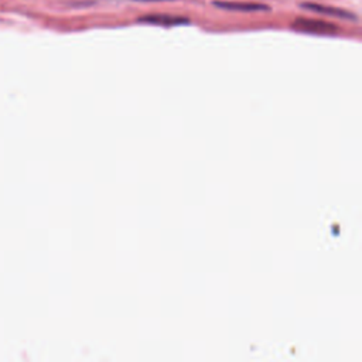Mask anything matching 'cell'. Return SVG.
Returning <instances> with one entry per match:
<instances>
[{"mask_svg": "<svg viewBox=\"0 0 362 362\" xmlns=\"http://www.w3.org/2000/svg\"><path fill=\"white\" fill-rule=\"evenodd\" d=\"M291 28L300 33L318 34V35H334L339 31V27L334 23L324 21L320 18H307V17H297L291 23Z\"/></svg>", "mask_w": 362, "mask_h": 362, "instance_id": "cell-1", "label": "cell"}, {"mask_svg": "<svg viewBox=\"0 0 362 362\" xmlns=\"http://www.w3.org/2000/svg\"><path fill=\"white\" fill-rule=\"evenodd\" d=\"M300 7L308 11H314L322 16H328V17H335V18H342V20H352L356 21V14H354L352 11H348L345 8H339L335 6H327V4H320V3H313V1H303L300 3Z\"/></svg>", "mask_w": 362, "mask_h": 362, "instance_id": "cell-2", "label": "cell"}, {"mask_svg": "<svg viewBox=\"0 0 362 362\" xmlns=\"http://www.w3.org/2000/svg\"><path fill=\"white\" fill-rule=\"evenodd\" d=\"M139 23L144 24H154L161 27H175L189 24V18L182 16H173V14H146L137 18Z\"/></svg>", "mask_w": 362, "mask_h": 362, "instance_id": "cell-3", "label": "cell"}, {"mask_svg": "<svg viewBox=\"0 0 362 362\" xmlns=\"http://www.w3.org/2000/svg\"><path fill=\"white\" fill-rule=\"evenodd\" d=\"M212 4L222 10L229 11H243V13H252V11H269L270 7L264 3H256V1H222L216 0L212 1Z\"/></svg>", "mask_w": 362, "mask_h": 362, "instance_id": "cell-4", "label": "cell"}, {"mask_svg": "<svg viewBox=\"0 0 362 362\" xmlns=\"http://www.w3.org/2000/svg\"><path fill=\"white\" fill-rule=\"evenodd\" d=\"M134 1H168V0H134Z\"/></svg>", "mask_w": 362, "mask_h": 362, "instance_id": "cell-5", "label": "cell"}]
</instances>
